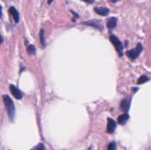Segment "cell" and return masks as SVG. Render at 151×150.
I'll use <instances>...</instances> for the list:
<instances>
[{"label":"cell","instance_id":"cell-14","mask_svg":"<svg viewBox=\"0 0 151 150\" xmlns=\"http://www.w3.org/2000/svg\"><path fill=\"white\" fill-rule=\"evenodd\" d=\"M27 53L29 54H32L35 52V47L33 45H29L27 46Z\"/></svg>","mask_w":151,"mask_h":150},{"label":"cell","instance_id":"cell-5","mask_svg":"<svg viewBox=\"0 0 151 150\" xmlns=\"http://www.w3.org/2000/svg\"><path fill=\"white\" fill-rule=\"evenodd\" d=\"M116 127V122L112 119H108V124H107L108 133H113V132H114Z\"/></svg>","mask_w":151,"mask_h":150},{"label":"cell","instance_id":"cell-9","mask_svg":"<svg viewBox=\"0 0 151 150\" xmlns=\"http://www.w3.org/2000/svg\"><path fill=\"white\" fill-rule=\"evenodd\" d=\"M130 107V102L128 101V100L127 99H123L120 103V108L121 110L123 112H125V113L128 111Z\"/></svg>","mask_w":151,"mask_h":150},{"label":"cell","instance_id":"cell-16","mask_svg":"<svg viewBox=\"0 0 151 150\" xmlns=\"http://www.w3.org/2000/svg\"><path fill=\"white\" fill-rule=\"evenodd\" d=\"M35 150H45V147H44V144H40L37 146V147L35 148Z\"/></svg>","mask_w":151,"mask_h":150},{"label":"cell","instance_id":"cell-19","mask_svg":"<svg viewBox=\"0 0 151 150\" xmlns=\"http://www.w3.org/2000/svg\"><path fill=\"white\" fill-rule=\"evenodd\" d=\"M2 42H3V38H2V37L0 35V44H1Z\"/></svg>","mask_w":151,"mask_h":150},{"label":"cell","instance_id":"cell-21","mask_svg":"<svg viewBox=\"0 0 151 150\" xmlns=\"http://www.w3.org/2000/svg\"><path fill=\"white\" fill-rule=\"evenodd\" d=\"M111 1H112V2H116V1H119V0H110Z\"/></svg>","mask_w":151,"mask_h":150},{"label":"cell","instance_id":"cell-22","mask_svg":"<svg viewBox=\"0 0 151 150\" xmlns=\"http://www.w3.org/2000/svg\"><path fill=\"white\" fill-rule=\"evenodd\" d=\"M88 150H91V148H89V149H88Z\"/></svg>","mask_w":151,"mask_h":150},{"label":"cell","instance_id":"cell-3","mask_svg":"<svg viewBox=\"0 0 151 150\" xmlns=\"http://www.w3.org/2000/svg\"><path fill=\"white\" fill-rule=\"evenodd\" d=\"M142 49L143 47L142 46V44H139L135 49H133L129 50V51H127L126 54L128 55V57H129V58L131 59V60H135V59H137V57H139V55L141 54Z\"/></svg>","mask_w":151,"mask_h":150},{"label":"cell","instance_id":"cell-7","mask_svg":"<svg viewBox=\"0 0 151 150\" xmlns=\"http://www.w3.org/2000/svg\"><path fill=\"white\" fill-rule=\"evenodd\" d=\"M94 11L97 13V14L100 15V16H106L109 13V9L106 8V7H95L94 8Z\"/></svg>","mask_w":151,"mask_h":150},{"label":"cell","instance_id":"cell-12","mask_svg":"<svg viewBox=\"0 0 151 150\" xmlns=\"http://www.w3.org/2000/svg\"><path fill=\"white\" fill-rule=\"evenodd\" d=\"M40 42H41L42 46H45V37H44V29H41V31H40Z\"/></svg>","mask_w":151,"mask_h":150},{"label":"cell","instance_id":"cell-4","mask_svg":"<svg viewBox=\"0 0 151 150\" xmlns=\"http://www.w3.org/2000/svg\"><path fill=\"white\" fill-rule=\"evenodd\" d=\"M10 90L12 95H13L15 98L17 99H22L23 95H22V93L21 92V91L19 89V88H17L13 85H10Z\"/></svg>","mask_w":151,"mask_h":150},{"label":"cell","instance_id":"cell-13","mask_svg":"<svg viewBox=\"0 0 151 150\" xmlns=\"http://www.w3.org/2000/svg\"><path fill=\"white\" fill-rule=\"evenodd\" d=\"M148 79H149L148 77H147V76H145V75H142V76H141L139 78L137 83L143 84V83H145V82H147V81H148Z\"/></svg>","mask_w":151,"mask_h":150},{"label":"cell","instance_id":"cell-2","mask_svg":"<svg viewBox=\"0 0 151 150\" xmlns=\"http://www.w3.org/2000/svg\"><path fill=\"white\" fill-rule=\"evenodd\" d=\"M109 39H110L111 42L113 44V45L114 46L115 49H116V51L118 52L119 55L120 57H122L123 55V46H122V44L119 41V38H116L114 35H111Z\"/></svg>","mask_w":151,"mask_h":150},{"label":"cell","instance_id":"cell-10","mask_svg":"<svg viewBox=\"0 0 151 150\" xmlns=\"http://www.w3.org/2000/svg\"><path fill=\"white\" fill-rule=\"evenodd\" d=\"M117 24V19L115 17L110 18L107 21V26L109 29H113Z\"/></svg>","mask_w":151,"mask_h":150},{"label":"cell","instance_id":"cell-17","mask_svg":"<svg viewBox=\"0 0 151 150\" xmlns=\"http://www.w3.org/2000/svg\"><path fill=\"white\" fill-rule=\"evenodd\" d=\"M83 1L88 3V4H92V3L94 2V0H83Z\"/></svg>","mask_w":151,"mask_h":150},{"label":"cell","instance_id":"cell-20","mask_svg":"<svg viewBox=\"0 0 151 150\" xmlns=\"http://www.w3.org/2000/svg\"><path fill=\"white\" fill-rule=\"evenodd\" d=\"M52 1H53V0H48V1H47V2H48L49 4H50L52 2Z\"/></svg>","mask_w":151,"mask_h":150},{"label":"cell","instance_id":"cell-8","mask_svg":"<svg viewBox=\"0 0 151 150\" xmlns=\"http://www.w3.org/2000/svg\"><path fill=\"white\" fill-rule=\"evenodd\" d=\"M9 12H10V15L13 16L15 21H16V23H18L19 21V13H18V11L16 10V9L14 7H11L10 8V10H9Z\"/></svg>","mask_w":151,"mask_h":150},{"label":"cell","instance_id":"cell-1","mask_svg":"<svg viewBox=\"0 0 151 150\" xmlns=\"http://www.w3.org/2000/svg\"><path fill=\"white\" fill-rule=\"evenodd\" d=\"M3 101H4V106H5L9 118H10V120L13 121L15 117V113H16L14 103H13V100L10 99V97L7 95L3 96Z\"/></svg>","mask_w":151,"mask_h":150},{"label":"cell","instance_id":"cell-11","mask_svg":"<svg viewBox=\"0 0 151 150\" xmlns=\"http://www.w3.org/2000/svg\"><path fill=\"white\" fill-rule=\"evenodd\" d=\"M128 119H129V116H128L127 113H125V114L120 115V116L118 117L117 121L119 124L123 125L126 123V121L128 120Z\"/></svg>","mask_w":151,"mask_h":150},{"label":"cell","instance_id":"cell-18","mask_svg":"<svg viewBox=\"0 0 151 150\" xmlns=\"http://www.w3.org/2000/svg\"><path fill=\"white\" fill-rule=\"evenodd\" d=\"M1 16H2V12H1V7L0 5V17H1Z\"/></svg>","mask_w":151,"mask_h":150},{"label":"cell","instance_id":"cell-15","mask_svg":"<svg viewBox=\"0 0 151 150\" xmlns=\"http://www.w3.org/2000/svg\"><path fill=\"white\" fill-rule=\"evenodd\" d=\"M116 144L114 141L113 142H111L109 144V146H108V150H116Z\"/></svg>","mask_w":151,"mask_h":150},{"label":"cell","instance_id":"cell-6","mask_svg":"<svg viewBox=\"0 0 151 150\" xmlns=\"http://www.w3.org/2000/svg\"><path fill=\"white\" fill-rule=\"evenodd\" d=\"M83 24L86 25H88V26H93V27L98 29H102V28H103L101 23H100V21H89L84 22V23Z\"/></svg>","mask_w":151,"mask_h":150}]
</instances>
